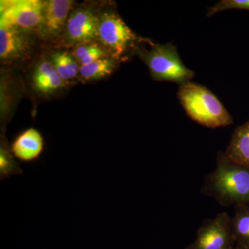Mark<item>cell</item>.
<instances>
[{
  "label": "cell",
  "instance_id": "obj_1",
  "mask_svg": "<svg viewBox=\"0 0 249 249\" xmlns=\"http://www.w3.org/2000/svg\"><path fill=\"white\" fill-rule=\"evenodd\" d=\"M201 191L224 207L249 204V169L219 152L215 167L206 175Z\"/></svg>",
  "mask_w": 249,
  "mask_h": 249
},
{
  "label": "cell",
  "instance_id": "obj_2",
  "mask_svg": "<svg viewBox=\"0 0 249 249\" xmlns=\"http://www.w3.org/2000/svg\"><path fill=\"white\" fill-rule=\"evenodd\" d=\"M178 96L187 115L201 125L215 129L233 124L221 101L203 85L191 81L180 85Z\"/></svg>",
  "mask_w": 249,
  "mask_h": 249
},
{
  "label": "cell",
  "instance_id": "obj_3",
  "mask_svg": "<svg viewBox=\"0 0 249 249\" xmlns=\"http://www.w3.org/2000/svg\"><path fill=\"white\" fill-rule=\"evenodd\" d=\"M138 53L156 81L173 82L180 86L194 78V72L185 66L176 47L170 42L153 43L148 50H140Z\"/></svg>",
  "mask_w": 249,
  "mask_h": 249
},
{
  "label": "cell",
  "instance_id": "obj_4",
  "mask_svg": "<svg viewBox=\"0 0 249 249\" xmlns=\"http://www.w3.org/2000/svg\"><path fill=\"white\" fill-rule=\"evenodd\" d=\"M98 37L114 59L126 58V55L136 49L139 42H151L139 37L114 12L104 13L100 16Z\"/></svg>",
  "mask_w": 249,
  "mask_h": 249
},
{
  "label": "cell",
  "instance_id": "obj_5",
  "mask_svg": "<svg viewBox=\"0 0 249 249\" xmlns=\"http://www.w3.org/2000/svg\"><path fill=\"white\" fill-rule=\"evenodd\" d=\"M0 24L18 28L26 32L40 30L45 1L39 0L1 1Z\"/></svg>",
  "mask_w": 249,
  "mask_h": 249
},
{
  "label": "cell",
  "instance_id": "obj_6",
  "mask_svg": "<svg viewBox=\"0 0 249 249\" xmlns=\"http://www.w3.org/2000/svg\"><path fill=\"white\" fill-rule=\"evenodd\" d=\"M235 245L231 217L227 213H220L203 222L196 239L186 249H232Z\"/></svg>",
  "mask_w": 249,
  "mask_h": 249
},
{
  "label": "cell",
  "instance_id": "obj_7",
  "mask_svg": "<svg viewBox=\"0 0 249 249\" xmlns=\"http://www.w3.org/2000/svg\"><path fill=\"white\" fill-rule=\"evenodd\" d=\"M99 18L92 11L79 9L73 11L66 25L67 38L75 45L89 44L97 38Z\"/></svg>",
  "mask_w": 249,
  "mask_h": 249
},
{
  "label": "cell",
  "instance_id": "obj_8",
  "mask_svg": "<svg viewBox=\"0 0 249 249\" xmlns=\"http://www.w3.org/2000/svg\"><path fill=\"white\" fill-rule=\"evenodd\" d=\"M32 42L26 31L0 24V58L2 61L22 58L30 52Z\"/></svg>",
  "mask_w": 249,
  "mask_h": 249
},
{
  "label": "cell",
  "instance_id": "obj_9",
  "mask_svg": "<svg viewBox=\"0 0 249 249\" xmlns=\"http://www.w3.org/2000/svg\"><path fill=\"white\" fill-rule=\"evenodd\" d=\"M73 3L70 0L45 1L43 19L39 30L42 37L52 38L60 34L64 27H66Z\"/></svg>",
  "mask_w": 249,
  "mask_h": 249
},
{
  "label": "cell",
  "instance_id": "obj_10",
  "mask_svg": "<svg viewBox=\"0 0 249 249\" xmlns=\"http://www.w3.org/2000/svg\"><path fill=\"white\" fill-rule=\"evenodd\" d=\"M45 150V139L40 131L34 127L23 130L15 137L11 152L24 163H34L40 158Z\"/></svg>",
  "mask_w": 249,
  "mask_h": 249
},
{
  "label": "cell",
  "instance_id": "obj_11",
  "mask_svg": "<svg viewBox=\"0 0 249 249\" xmlns=\"http://www.w3.org/2000/svg\"><path fill=\"white\" fill-rule=\"evenodd\" d=\"M224 154L229 160L249 169V121L236 127Z\"/></svg>",
  "mask_w": 249,
  "mask_h": 249
},
{
  "label": "cell",
  "instance_id": "obj_12",
  "mask_svg": "<svg viewBox=\"0 0 249 249\" xmlns=\"http://www.w3.org/2000/svg\"><path fill=\"white\" fill-rule=\"evenodd\" d=\"M231 224L236 245L249 247V204L237 205L234 207Z\"/></svg>",
  "mask_w": 249,
  "mask_h": 249
},
{
  "label": "cell",
  "instance_id": "obj_13",
  "mask_svg": "<svg viewBox=\"0 0 249 249\" xmlns=\"http://www.w3.org/2000/svg\"><path fill=\"white\" fill-rule=\"evenodd\" d=\"M114 58H102L96 61L81 65L79 72L80 76L85 80H99L111 74L115 69Z\"/></svg>",
  "mask_w": 249,
  "mask_h": 249
},
{
  "label": "cell",
  "instance_id": "obj_14",
  "mask_svg": "<svg viewBox=\"0 0 249 249\" xmlns=\"http://www.w3.org/2000/svg\"><path fill=\"white\" fill-rule=\"evenodd\" d=\"M51 59L55 71L65 81L73 79L78 74L80 68L71 54L65 52H55L52 54Z\"/></svg>",
  "mask_w": 249,
  "mask_h": 249
},
{
  "label": "cell",
  "instance_id": "obj_15",
  "mask_svg": "<svg viewBox=\"0 0 249 249\" xmlns=\"http://www.w3.org/2000/svg\"><path fill=\"white\" fill-rule=\"evenodd\" d=\"M22 169L16 162L9 151L4 139H1L0 146V180L4 181L14 175H22Z\"/></svg>",
  "mask_w": 249,
  "mask_h": 249
},
{
  "label": "cell",
  "instance_id": "obj_16",
  "mask_svg": "<svg viewBox=\"0 0 249 249\" xmlns=\"http://www.w3.org/2000/svg\"><path fill=\"white\" fill-rule=\"evenodd\" d=\"M73 56L81 65L96 61L98 59L106 58V53L96 44L89 43L78 46L73 52Z\"/></svg>",
  "mask_w": 249,
  "mask_h": 249
},
{
  "label": "cell",
  "instance_id": "obj_17",
  "mask_svg": "<svg viewBox=\"0 0 249 249\" xmlns=\"http://www.w3.org/2000/svg\"><path fill=\"white\" fill-rule=\"evenodd\" d=\"M34 88L40 93H49L63 88L65 81L56 71L41 79L33 80Z\"/></svg>",
  "mask_w": 249,
  "mask_h": 249
},
{
  "label": "cell",
  "instance_id": "obj_18",
  "mask_svg": "<svg viewBox=\"0 0 249 249\" xmlns=\"http://www.w3.org/2000/svg\"><path fill=\"white\" fill-rule=\"evenodd\" d=\"M245 10L249 11V0H222L208 10L207 16H213L227 10Z\"/></svg>",
  "mask_w": 249,
  "mask_h": 249
},
{
  "label": "cell",
  "instance_id": "obj_19",
  "mask_svg": "<svg viewBox=\"0 0 249 249\" xmlns=\"http://www.w3.org/2000/svg\"><path fill=\"white\" fill-rule=\"evenodd\" d=\"M232 249H249V247H244V246L237 245L235 246Z\"/></svg>",
  "mask_w": 249,
  "mask_h": 249
}]
</instances>
